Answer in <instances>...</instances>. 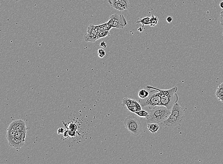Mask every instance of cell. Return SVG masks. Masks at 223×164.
I'll list each match as a JSON object with an SVG mask.
<instances>
[{"mask_svg":"<svg viewBox=\"0 0 223 164\" xmlns=\"http://www.w3.org/2000/svg\"><path fill=\"white\" fill-rule=\"evenodd\" d=\"M148 89H154L158 90L160 94L161 100L158 105L164 106L171 111L172 109L179 100V97L176 92H178L177 87H174L168 89H161L156 87L147 86Z\"/></svg>","mask_w":223,"mask_h":164,"instance_id":"1","label":"cell"},{"mask_svg":"<svg viewBox=\"0 0 223 164\" xmlns=\"http://www.w3.org/2000/svg\"><path fill=\"white\" fill-rule=\"evenodd\" d=\"M150 111L147 116V124H159L166 120L171 113V110L162 105H157L150 109Z\"/></svg>","mask_w":223,"mask_h":164,"instance_id":"2","label":"cell"},{"mask_svg":"<svg viewBox=\"0 0 223 164\" xmlns=\"http://www.w3.org/2000/svg\"><path fill=\"white\" fill-rule=\"evenodd\" d=\"M184 117V111L179 104L174 105L170 116L163 122V125L169 128H174L181 124Z\"/></svg>","mask_w":223,"mask_h":164,"instance_id":"3","label":"cell"},{"mask_svg":"<svg viewBox=\"0 0 223 164\" xmlns=\"http://www.w3.org/2000/svg\"><path fill=\"white\" fill-rule=\"evenodd\" d=\"M124 125L126 128L134 136H138L142 133V123L135 116H127L124 120Z\"/></svg>","mask_w":223,"mask_h":164,"instance_id":"4","label":"cell"},{"mask_svg":"<svg viewBox=\"0 0 223 164\" xmlns=\"http://www.w3.org/2000/svg\"><path fill=\"white\" fill-rule=\"evenodd\" d=\"M149 92V96L144 99L139 100V103L142 108L148 106L149 109H150L154 106L159 105L161 100V96L160 92L156 89H151Z\"/></svg>","mask_w":223,"mask_h":164,"instance_id":"5","label":"cell"},{"mask_svg":"<svg viewBox=\"0 0 223 164\" xmlns=\"http://www.w3.org/2000/svg\"><path fill=\"white\" fill-rule=\"evenodd\" d=\"M109 23L112 26V28L122 29L127 25V21L124 15L115 14L110 16Z\"/></svg>","mask_w":223,"mask_h":164,"instance_id":"6","label":"cell"},{"mask_svg":"<svg viewBox=\"0 0 223 164\" xmlns=\"http://www.w3.org/2000/svg\"><path fill=\"white\" fill-rule=\"evenodd\" d=\"M27 131L16 132L15 137L9 143L11 147L16 149H19L24 144Z\"/></svg>","mask_w":223,"mask_h":164,"instance_id":"7","label":"cell"},{"mask_svg":"<svg viewBox=\"0 0 223 164\" xmlns=\"http://www.w3.org/2000/svg\"><path fill=\"white\" fill-rule=\"evenodd\" d=\"M122 106H126L129 111L133 113L142 110V106L140 103L135 100L130 99L129 97H125L123 99Z\"/></svg>","mask_w":223,"mask_h":164,"instance_id":"8","label":"cell"},{"mask_svg":"<svg viewBox=\"0 0 223 164\" xmlns=\"http://www.w3.org/2000/svg\"><path fill=\"white\" fill-rule=\"evenodd\" d=\"M84 39L85 41L91 43H94L97 40H99L95 25L91 24L89 26L87 29V33L84 36Z\"/></svg>","mask_w":223,"mask_h":164,"instance_id":"9","label":"cell"},{"mask_svg":"<svg viewBox=\"0 0 223 164\" xmlns=\"http://www.w3.org/2000/svg\"><path fill=\"white\" fill-rule=\"evenodd\" d=\"M10 125H11L13 128L17 132H25L27 131L28 130V128L26 126L25 122L22 120L14 121L10 124Z\"/></svg>","mask_w":223,"mask_h":164,"instance_id":"10","label":"cell"},{"mask_svg":"<svg viewBox=\"0 0 223 164\" xmlns=\"http://www.w3.org/2000/svg\"><path fill=\"white\" fill-rule=\"evenodd\" d=\"M16 132V130L9 125L8 128L7 129V134H6V139H7V141H8V143L12 141L13 138L15 137Z\"/></svg>","mask_w":223,"mask_h":164,"instance_id":"11","label":"cell"},{"mask_svg":"<svg viewBox=\"0 0 223 164\" xmlns=\"http://www.w3.org/2000/svg\"><path fill=\"white\" fill-rule=\"evenodd\" d=\"M108 2L110 5L115 9L119 11H123L125 10L124 8L119 4V0H108Z\"/></svg>","mask_w":223,"mask_h":164,"instance_id":"12","label":"cell"},{"mask_svg":"<svg viewBox=\"0 0 223 164\" xmlns=\"http://www.w3.org/2000/svg\"><path fill=\"white\" fill-rule=\"evenodd\" d=\"M112 26L110 25L109 21L106 23L102 24L99 25H95V29L97 32L98 33L99 31L102 30H109L112 29Z\"/></svg>","mask_w":223,"mask_h":164,"instance_id":"13","label":"cell"},{"mask_svg":"<svg viewBox=\"0 0 223 164\" xmlns=\"http://www.w3.org/2000/svg\"><path fill=\"white\" fill-rule=\"evenodd\" d=\"M151 23L150 17H146L143 18H138L136 21L137 24H142V27L144 28L145 25H150Z\"/></svg>","mask_w":223,"mask_h":164,"instance_id":"14","label":"cell"},{"mask_svg":"<svg viewBox=\"0 0 223 164\" xmlns=\"http://www.w3.org/2000/svg\"><path fill=\"white\" fill-rule=\"evenodd\" d=\"M215 95L219 100L223 103V82L217 88Z\"/></svg>","mask_w":223,"mask_h":164,"instance_id":"15","label":"cell"},{"mask_svg":"<svg viewBox=\"0 0 223 164\" xmlns=\"http://www.w3.org/2000/svg\"><path fill=\"white\" fill-rule=\"evenodd\" d=\"M147 128L148 131L151 132L153 134L156 133L160 128V126L158 124L150 123L147 124Z\"/></svg>","mask_w":223,"mask_h":164,"instance_id":"16","label":"cell"},{"mask_svg":"<svg viewBox=\"0 0 223 164\" xmlns=\"http://www.w3.org/2000/svg\"><path fill=\"white\" fill-rule=\"evenodd\" d=\"M110 34L111 33L110 32V30H102L98 33V36L99 39L110 36Z\"/></svg>","mask_w":223,"mask_h":164,"instance_id":"17","label":"cell"},{"mask_svg":"<svg viewBox=\"0 0 223 164\" xmlns=\"http://www.w3.org/2000/svg\"><path fill=\"white\" fill-rule=\"evenodd\" d=\"M150 94V92H147V90H145V89H141V90L138 93V96L139 97V98L141 99H144V98L147 97Z\"/></svg>","mask_w":223,"mask_h":164,"instance_id":"18","label":"cell"},{"mask_svg":"<svg viewBox=\"0 0 223 164\" xmlns=\"http://www.w3.org/2000/svg\"><path fill=\"white\" fill-rule=\"evenodd\" d=\"M150 19L151 23L150 26L151 27H154L158 24V22H159V18L158 17L152 15L150 16Z\"/></svg>","mask_w":223,"mask_h":164,"instance_id":"19","label":"cell"},{"mask_svg":"<svg viewBox=\"0 0 223 164\" xmlns=\"http://www.w3.org/2000/svg\"><path fill=\"white\" fill-rule=\"evenodd\" d=\"M135 114H137V116L143 118H147V116H148L149 113L147 112V111H145L144 110H141L139 111H137L136 112L134 113Z\"/></svg>","mask_w":223,"mask_h":164,"instance_id":"20","label":"cell"},{"mask_svg":"<svg viewBox=\"0 0 223 164\" xmlns=\"http://www.w3.org/2000/svg\"><path fill=\"white\" fill-rule=\"evenodd\" d=\"M119 2L125 10L127 9L130 7V4L129 0H119Z\"/></svg>","mask_w":223,"mask_h":164,"instance_id":"21","label":"cell"},{"mask_svg":"<svg viewBox=\"0 0 223 164\" xmlns=\"http://www.w3.org/2000/svg\"><path fill=\"white\" fill-rule=\"evenodd\" d=\"M99 57V58H103L104 57H106L107 56V54L103 50V49H99L98 52Z\"/></svg>","mask_w":223,"mask_h":164,"instance_id":"22","label":"cell"},{"mask_svg":"<svg viewBox=\"0 0 223 164\" xmlns=\"http://www.w3.org/2000/svg\"><path fill=\"white\" fill-rule=\"evenodd\" d=\"M220 21L221 23V25H223V10L221 12V14L219 18Z\"/></svg>","mask_w":223,"mask_h":164,"instance_id":"23","label":"cell"},{"mask_svg":"<svg viewBox=\"0 0 223 164\" xmlns=\"http://www.w3.org/2000/svg\"><path fill=\"white\" fill-rule=\"evenodd\" d=\"M166 20L167 21V23H171L172 21L173 20V17L170 16H169L167 17V18L166 19Z\"/></svg>","mask_w":223,"mask_h":164,"instance_id":"24","label":"cell"},{"mask_svg":"<svg viewBox=\"0 0 223 164\" xmlns=\"http://www.w3.org/2000/svg\"><path fill=\"white\" fill-rule=\"evenodd\" d=\"M100 46L102 48H106L107 47V44L105 41H102L100 44Z\"/></svg>","mask_w":223,"mask_h":164,"instance_id":"25","label":"cell"},{"mask_svg":"<svg viewBox=\"0 0 223 164\" xmlns=\"http://www.w3.org/2000/svg\"><path fill=\"white\" fill-rule=\"evenodd\" d=\"M138 30H139L140 32H142V31H143V30H144V28L143 27H139V28H138Z\"/></svg>","mask_w":223,"mask_h":164,"instance_id":"26","label":"cell"},{"mask_svg":"<svg viewBox=\"0 0 223 164\" xmlns=\"http://www.w3.org/2000/svg\"><path fill=\"white\" fill-rule=\"evenodd\" d=\"M220 7L221 8L223 9V1H221V2L220 3Z\"/></svg>","mask_w":223,"mask_h":164,"instance_id":"27","label":"cell"},{"mask_svg":"<svg viewBox=\"0 0 223 164\" xmlns=\"http://www.w3.org/2000/svg\"><path fill=\"white\" fill-rule=\"evenodd\" d=\"M72 125H73V126H74V127H75V125H74V124H72ZM74 129L73 128V130Z\"/></svg>","mask_w":223,"mask_h":164,"instance_id":"28","label":"cell"},{"mask_svg":"<svg viewBox=\"0 0 223 164\" xmlns=\"http://www.w3.org/2000/svg\"><path fill=\"white\" fill-rule=\"evenodd\" d=\"M13 1H19V0H13Z\"/></svg>","mask_w":223,"mask_h":164,"instance_id":"29","label":"cell"},{"mask_svg":"<svg viewBox=\"0 0 223 164\" xmlns=\"http://www.w3.org/2000/svg\"></svg>","mask_w":223,"mask_h":164,"instance_id":"30","label":"cell"},{"mask_svg":"<svg viewBox=\"0 0 223 164\" xmlns=\"http://www.w3.org/2000/svg\"><path fill=\"white\" fill-rule=\"evenodd\" d=\"M222 26H223V25H222Z\"/></svg>","mask_w":223,"mask_h":164,"instance_id":"31","label":"cell"}]
</instances>
